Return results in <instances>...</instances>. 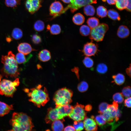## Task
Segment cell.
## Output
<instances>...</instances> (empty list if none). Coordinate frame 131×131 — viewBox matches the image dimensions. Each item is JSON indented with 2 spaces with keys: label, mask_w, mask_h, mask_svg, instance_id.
Masks as SVG:
<instances>
[{
  "label": "cell",
  "mask_w": 131,
  "mask_h": 131,
  "mask_svg": "<svg viewBox=\"0 0 131 131\" xmlns=\"http://www.w3.org/2000/svg\"><path fill=\"white\" fill-rule=\"evenodd\" d=\"M112 77L114 79V82L117 85H122L125 81V76L122 74L118 73L113 75Z\"/></svg>",
  "instance_id": "22"
},
{
  "label": "cell",
  "mask_w": 131,
  "mask_h": 131,
  "mask_svg": "<svg viewBox=\"0 0 131 131\" xmlns=\"http://www.w3.org/2000/svg\"><path fill=\"white\" fill-rule=\"evenodd\" d=\"M32 40L33 42L35 44H38L41 42V39L39 35L37 34L33 35L32 37Z\"/></svg>",
  "instance_id": "42"
},
{
  "label": "cell",
  "mask_w": 131,
  "mask_h": 131,
  "mask_svg": "<svg viewBox=\"0 0 131 131\" xmlns=\"http://www.w3.org/2000/svg\"><path fill=\"white\" fill-rule=\"evenodd\" d=\"M43 0H26L25 2L26 9L31 14L37 12L41 7Z\"/></svg>",
  "instance_id": "10"
},
{
  "label": "cell",
  "mask_w": 131,
  "mask_h": 131,
  "mask_svg": "<svg viewBox=\"0 0 131 131\" xmlns=\"http://www.w3.org/2000/svg\"><path fill=\"white\" fill-rule=\"evenodd\" d=\"M63 130L64 131H75V130L73 126L69 125L66 126L65 128H64Z\"/></svg>",
  "instance_id": "45"
},
{
  "label": "cell",
  "mask_w": 131,
  "mask_h": 131,
  "mask_svg": "<svg viewBox=\"0 0 131 131\" xmlns=\"http://www.w3.org/2000/svg\"><path fill=\"white\" fill-rule=\"evenodd\" d=\"M72 72L75 73V74L77 78L79 80V68L77 67H75L73 68L71 70Z\"/></svg>",
  "instance_id": "44"
},
{
  "label": "cell",
  "mask_w": 131,
  "mask_h": 131,
  "mask_svg": "<svg viewBox=\"0 0 131 131\" xmlns=\"http://www.w3.org/2000/svg\"><path fill=\"white\" fill-rule=\"evenodd\" d=\"M109 105L105 102L101 103L99 106L98 113L100 114H102L106 112L107 110Z\"/></svg>",
  "instance_id": "40"
},
{
  "label": "cell",
  "mask_w": 131,
  "mask_h": 131,
  "mask_svg": "<svg viewBox=\"0 0 131 131\" xmlns=\"http://www.w3.org/2000/svg\"><path fill=\"white\" fill-rule=\"evenodd\" d=\"M25 55L21 52L17 53L15 57L17 63L20 64L26 63L28 59H27Z\"/></svg>",
  "instance_id": "29"
},
{
  "label": "cell",
  "mask_w": 131,
  "mask_h": 131,
  "mask_svg": "<svg viewBox=\"0 0 131 131\" xmlns=\"http://www.w3.org/2000/svg\"><path fill=\"white\" fill-rule=\"evenodd\" d=\"M109 29L108 25L103 23L99 25L95 28L91 29L89 35V38L97 42L102 41L105 33Z\"/></svg>",
  "instance_id": "6"
},
{
  "label": "cell",
  "mask_w": 131,
  "mask_h": 131,
  "mask_svg": "<svg viewBox=\"0 0 131 131\" xmlns=\"http://www.w3.org/2000/svg\"><path fill=\"white\" fill-rule=\"evenodd\" d=\"M89 87L87 83L84 81H82L79 83L78 85L77 88L80 92H83L87 90Z\"/></svg>",
  "instance_id": "36"
},
{
  "label": "cell",
  "mask_w": 131,
  "mask_h": 131,
  "mask_svg": "<svg viewBox=\"0 0 131 131\" xmlns=\"http://www.w3.org/2000/svg\"><path fill=\"white\" fill-rule=\"evenodd\" d=\"M94 119L97 125L99 126H101L105 125L106 121V119L102 114L96 116Z\"/></svg>",
  "instance_id": "30"
},
{
  "label": "cell",
  "mask_w": 131,
  "mask_h": 131,
  "mask_svg": "<svg viewBox=\"0 0 131 131\" xmlns=\"http://www.w3.org/2000/svg\"><path fill=\"white\" fill-rule=\"evenodd\" d=\"M131 97L127 98L126 99L124 102V104L125 106L128 108L131 107Z\"/></svg>",
  "instance_id": "43"
},
{
  "label": "cell",
  "mask_w": 131,
  "mask_h": 131,
  "mask_svg": "<svg viewBox=\"0 0 131 131\" xmlns=\"http://www.w3.org/2000/svg\"><path fill=\"white\" fill-rule=\"evenodd\" d=\"M107 67L106 65L103 63L98 64L96 68L97 71L100 74L105 73L107 72Z\"/></svg>",
  "instance_id": "37"
},
{
  "label": "cell",
  "mask_w": 131,
  "mask_h": 131,
  "mask_svg": "<svg viewBox=\"0 0 131 131\" xmlns=\"http://www.w3.org/2000/svg\"><path fill=\"white\" fill-rule=\"evenodd\" d=\"M59 120L63 119L64 118L68 116L72 110L74 106L69 104L57 107Z\"/></svg>",
  "instance_id": "13"
},
{
  "label": "cell",
  "mask_w": 131,
  "mask_h": 131,
  "mask_svg": "<svg viewBox=\"0 0 131 131\" xmlns=\"http://www.w3.org/2000/svg\"><path fill=\"white\" fill-rule=\"evenodd\" d=\"M97 0H71L70 2L64 8L61 14L65 13L69 9L73 13L76 10L87 5L96 3Z\"/></svg>",
  "instance_id": "8"
},
{
  "label": "cell",
  "mask_w": 131,
  "mask_h": 131,
  "mask_svg": "<svg viewBox=\"0 0 131 131\" xmlns=\"http://www.w3.org/2000/svg\"><path fill=\"white\" fill-rule=\"evenodd\" d=\"M73 127L75 131H82L84 128L83 122L82 121H74L73 124Z\"/></svg>",
  "instance_id": "39"
},
{
  "label": "cell",
  "mask_w": 131,
  "mask_h": 131,
  "mask_svg": "<svg viewBox=\"0 0 131 131\" xmlns=\"http://www.w3.org/2000/svg\"><path fill=\"white\" fill-rule=\"evenodd\" d=\"M19 84L18 78H16L13 82L7 80H3L0 82V94L12 97L16 90V87L18 86Z\"/></svg>",
  "instance_id": "5"
},
{
  "label": "cell",
  "mask_w": 131,
  "mask_h": 131,
  "mask_svg": "<svg viewBox=\"0 0 131 131\" xmlns=\"http://www.w3.org/2000/svg\"><path fill=\"white\" fill-rule=\"evenodd\" d=\"M84 107V106L77 103L68 116L74 121H79L84 120L86 117Z\"/></svg>",
  "instance_id": "9"
},
{
  "label": "cell",
  "mask_w": 131,
  "mask_h": 131,
  "mask_svg": "<svg viewBox=\"0 0 131 131\" xmlns=\"http://www.w3.org/2000/svg\"><path fill=\"white\" fill-rule=\"evenodd\" d=\"M50 27V26L49 25H47V30H49Z\"/></svg>",
  "instance_id": "52"
},
{
  "label": "cell",
  "mask_w": 131,
  "mask_h": 131,
  "mask_svg": "<svg viewBox=\"0 0 131 131\" xmlns=\"http://www.w3.org/2000/svg\"><path fill=\"white\" fill-rule=\"evenodd\" d=\"M51 129L53 131H63L64 129V125L62 122L60 120L55 121L52 124Z\"/></svg>",
  "instance_id": "21"
},
{
  "label": "cell",
  "mask_w": 131,
  "mask_h": 131,
  "mask_svg": "<svg viewBox=\"0 0 131 131\" xmlns=\"http://www.w3.org/2000/svg\"><path fill=\"white\" fill-rule=\"evenodd\" d=\"M87 23L91 29L95 28L99 24V21L97 18L94 17H90L87 19Z\"/></svg>",
  "instance_id": "24"
},
{
  "label": "cell",
  "mask_w": 131,
  "mask_h": 131,
  "mask_svg": "<svg viewBox=\"0 0 131 131\" xmlns=\"http://www.w3.org/2000/svg\"><path fill=\"white\" fill-rule=\"evenodd\" d=\"M49 30L50 33L53 35L58 34L61 32V27L57 24H53L50 26Z\"/></svg>",
  "instance_id": "34"
},
{
  "label": "cell",
  "mask_w": 131,
  "mask_h": 131,
  "mask_svg": "<svg viewBox=\"0 0 131 131\" xmlns=\"http://www.w3.org/2000/svg\"><path fill=\"white\" fill-rule=\"evenodd\" d=\"M131 88L130 86H127L124 87L122 90V93L123 96L126 98L131 96Z\"/></svg>",
  "instance_id": "41"
},
{
  "label": "cell",
  "mask_w": 131,
  "mask_h": 131,
  "mask_svg": "<svg viewBox=\"0 0 131 131\" xmlns=\"http://www.w3.org/2000/svg\"><path fill=\"white\" fill-rule=\"evenodd\" d=\"M84 16L80 13L75 14L73 16L72 20L73 23L75 25H80L82 24L85 21Z\"/></svg>",
  "instance_id": "20"
},
{
  "label": "cell",
  "mask_w": 131,
  "mask_h": 131,
  "mask_svg": "<svg viewBox=\"0 0 131 131\" xmlns=\"http://www.w3.org/2000/svg\"><path fill=\"white\" fill-rule=\"evenodd\" d=\"M98 51V45L93 43L92 41L85 44L82 51L84 54L88 57L94 56Z\"/></svg>",
  "instance_id": "12"
},
{
  "label": "cell",
  "mask_w": 131,
  "mask_h": 131,
  "mask_svg": "<svg viewBox=\"0 0 131 131\" xmlns=\"http://www.w3.org/2000/svg\"><path fill=\"white\" fill-rule=\"evenodd\" d=\"M107 15L109 18L113 20L119 21L121 19L118 13L113 9H109L107 11Z\"/></svg>",
  "instance_id": "23"
},
{
  "label": "cell",
  "mask_w": 131,
  "mask_h": 131,
  "mask_svg": "<svg viewBox=\"0 0 131 131\" xmlns=\"http://www.w3.org/2000/svg\"><path fill=\"white\" fill-rule=\"evenodd\" d=\"M38 57L39 59L41 61H47L51 58L50 53L49 51L47 49L42 50L39 53Z\"/></svg>",
  "instance_id": "18"
},
{
  "label": "cell",
  "mask_w": 131,
  "mask_h": 131,
  "mask_svg": "<svg viewBox=\"0 0 131 131\" xmlns=\"http://www.w3.org/2000/svg\"><path fill=\"white\" fill-rule=\"evenodd\" d=\"M62 1H63L64 3L68 4L71 1V0H61Z\"/></svg>",
  "instance_id": "50"
},
{
  "label": "cell",
  "mask_w": 131,
  "mask_h": 131,
  "mask_svg": "<svg viewBox=\"0 0 131 131\" xmlns=\"http://www.w3.org/2000/svg\"><path fill=\"white\" fill-rule=\"evenodd\" d=\"M92 106L90 105H88L84 107L85 110L87 111H90L92 109Z\"/></svg>",
  "instance_id": "48"
},
{
  "label": "cell",
  "mask_w": 131,
  "mask_h": 131,
  "mask_svg": "<svg viewBox=\"0 0 131 131\" xmlns=\"http://www.w3.org/2000/svg\"><path fill=\"white\" fill-rule=\"evenodd\" d=\"M1 62L3 65L2 72L4 76L15 78L18 76L19 74L17 63L11 51L8 52L7 55L2 56Z\"/></svg>",
  "instance_id": "3"
},
{
  "label": "cell",
  "mask_w": 131,
  "mask_h": 131,
  "mask_svg": "<svg viewBox=\"0 0 131 131\" xmlns=\"http://www.w3.org/2000/svg\"><path fill=\"white\" fill-rule=\"evenodd\" d=\"M9 123L12 127L11 131H31L34 127L31 117L23 112L14 113Z\"/></svg>",
  "instance_id": "1"
},
{
  "label": "cell",
  "mask_w": 131,
  "mask_h": 131,
  "mask_svg": "<svg viewBox=\"0 0 131 131\" xmlns=\"http://www.w3.org/2000/svg\"><path fill=\"white\" fill-rule=\"evenodd\" d=\"M25 91L27 93L30 98L29 101L33 103L38 107L44 106L49 100L47 90L41 84L30 90L25 89Z\"/></svg>",
  "instance_id": "2"
},
{
  "label": "cell",
  "mask_w": 131,
  "mask_h": 131,
  "mask_svg": "<svg viewBox=\"0 0 131 131\" xmlns=\"http://www.w3.org/2000/svg\"><path fill=\"white\" fill-rule=\"evenodd\" d=\"M126 71L127 75L130 77H131V65L130 64V66L126 70Z\"/></svg>",
  "instance_id": "47"
},
{
  "label": "cell",
  "mask_w": 131,
  "mask_h": 131,
  "mask_svg": "<svg viewBox=\"0 0 131 131\" xmlns=\"http://www.w3.org/2000/svg\"><path fill=\"white\" fill-rule=\"evenodd\" d=\"M23 32L22 30L20 29L16 28L13 30L11 36L12 38L16 40H18L22 37Z\"/></svg>",
  "instance_id": "25"
},
{
  "label": "cell",
  "mask_w": 131,
  "mask_h": 131,
  "mask_svg": "<svg viewBox=\"0 0 131 131\" xmlns=\"http://www.w3.org/2000/svg\"><path fill=\"white\" fill-rule=\"evenodd\" d=\"M34 29L36 31L41 32L45 28L44 22L41 20H38L34 23Z\"/></svg>",
  "instance_id": "31"
},
{
  "label": "cell",
  "mask_w": 131,
  "mask_h": 131,
  "mask_svg": "<svg viewBox=\"0 0 131 131\" xmlns=\"http://www.w3.org/2000/svg\"><path fill=\"white\" fill-rule=\"evenodd\" d=\"M118 104L114 101L112 104L109 105L106 111L102 114L105 117L106 122L111 124L114 121H117L119 119V113Z\"/></svg>",
  "instance_id": "7"
},
{
  "label": "cell",
  "mask_w": 131,
  "mask_h": 131,
  "mask_svg": "<svg viewBox=\"0 0 131 131\" xmlns=\"http://www.w3.org/2000/svg\"><path fill=\"white\" fill-rule=\"evenodd\" d=\"M128 3V0H116L115 4L118 10H122L126 9Z\"/></svg>",
  "instance_id": "28"
},
{
  "label": "cell",
  "mask_w": 131,
  "mask_h": 131,
  "mask_svg": "<svg viewBox=\"0 0 131 131\" xmlns=\"http://www.w3.org/2000/svg\"><path fill=\"white\" fill-rule=\"evenodd\" d=\"M13 109L12 105H8L0 101V116L8 114L10 111Z\"/></svg>",
  "instance_id": "19"
},
{
  "label": "cell",
  "mask_w": 131,
  "mask_h": 131,
  "mask_svg": "<svg viewBox=\"0 0 131 131\" xmlns=\"http://www.w3.org/2000/svg\"><path fill=\"white\" fill-rule=\"evenodd\" d=\"M102 0L103 2H105L106 1V0Z\"/></svg>",
  "instance_id": "54"
},
{
  "label": "cell",
  "mask_w": 131,
  "mask_h": 131,
  "mask_svg": "<svg viewBox=\"0 0 131 131\" xmlns=\"http://www.w3.org/2000/svg\"><path fill=\"white\" fill-rule=\"evenodd\" d=\"M113 99L114 101L118 104H121L124 101V96L121 93L117 92L113 96Z\"/></svg>",
  "instance_id": "35"
},
{
  "label": "cell",
  "mask_w": 131,
  "mask_h": 131,
  "mask_svg": "<svg viewBox=\"0 0 131 131\" xmlns=\"http://www.w3.org/2000/svg\"><path fill=\"white\" fill-rule=\"evenodd\" d=\"M72 91L66 88L59 89L55 92L53 97L56 107L69 104L72 101Z\"/></svg>",
  "instance_id": "4"
},
{
  "label": "cell",
  "mask_w": 131,
  "mask_h": 131,
  "mask_svg": "<svg viewBox=\"0 0 131 131\" xmlns=\"http://www.w3.org/2000/svg\"><path fill=\"white\" fill-rule=\"evenodd\" d=\"M17 49L19 52L25 55L30 53L33 49L31 45L27 43H22L19 44L17 47Z\"/></svg>",
  "instance_id": "16"
},
{
  "label": "cell",
  "mask_w": 131,
  "mask_h": 131,
  "mask_svg": "<svg viewBox=\"0 0 131 131\" xmlns=\"http://www.w3.org/2000/svg\"><path fill=\"white\" fill-rule=\"evenodd\" d=\"M130 34L129 29L126 26L121 25L119 26L117 31V35L121 38H125L127 37Z\"/></svg>",
  "instance_id": "17"
},
{
  "label": "cell",
  "mask_w": 131,
  "mask_h": 131,
  "mask_svg": "<svg viewBox=\"0 0 131 131\" xmlns=\"http://www.w3.org/2000/svg\"><path fill=\"white\" fill-rule=\"evenodd\" d=\"M82 62L85 66L88 68L91 67L94 64V62L93 60L88 56L85 57Z\"/></svg>",
  "instance_id": "38"
},
{
  "label": "cell",
  "mask_w": 131,
  "mask_h": 131,
  "mask_svg": "<svg viewBox=\"0 0 131 131\" xmlns=\"http://www.w3.org/2000/svg\"><path fill=\"white\" fill-rule=\"evenodd\" d=\"M57 120L59 119L57 108L56 107L53 108L50 107L48 108L45 119L46 122L47 123H50Z\"/></svg>",
  "instance_id": "15"
},
{
  "label": "cell",
  "mask_w": 131,
  "mask_h": 131,
  "mask_svg": "<svg viewBox=\"0 0 131 131\" xmlns=\"http://www.w3.org/2000/svg\"><path fill=\"white\" fill-rule=\"evenodd\" d=\"M2 78V76L1 74H0V82L1 81V79Z\"/></svg>",
  "instance_id": "53"
},
{
  "label": "cell",
  "mask_w": 131,
  "mask_h": 131,
  "mask_svg": "<svg viewBox=\"0 0 131 131\" xmlns=\"http://www.w3.org/2000/svg\"><path fill=\"white\" fill-rule=\"evenodd\" d=\"M116 0H106L107 3L110 5H113L115 4Z\"/></svg>",
  "instance_id": "49"
},
{
  "label": "cell",
  "mask_w": 131,
  "mask_h": 131,
  "mask_svg": "<svg viewBox=\"0 0 131 131\" xmlns=\"http://www.w3.org/2000/svg\"><path fill=\"white\" fill-rule=\"evenodd\" d=\"M91 28L88 26L86 25L82 26L80 29V32L82 36H87L89 35Z\"/></svg>",
  "instance_id": "32"
},
{
  "label": "cell",
  "mask_w": 131,
  "mask_h": 131,
  "mask_svg": "<svg viewBox=\"0 0 131 131\" xmlns=\"http://www.w3.org/2000/svg\"><path fill=\"white\" fill-rule=\"evenodd\" d=\"M84 13L87 16H92L95 13V9L92 5L89 4L84 7L83 8Z\"/></svg>",
  "instance_id": "26"
},
{
  "label": "cell",
  "mask_w": 131,
  "mask_h": 131,
  "mask_svg": "<svg viewBox=\"0 0 131 131\" xmlns=\"http://www.w3.org/2000/svg\"><path fill=\"white\" fill-rule=\"evenodd\" d=\"M64 8L63 6L59 1H55L50 5L49 8L50 15L52 16L51 20L61 15Z\"/></svg>",
  "instance_id": "11"
},
{
  "label": "cell",
  "mask_w": 131,
  "mask_h": 131,
  "mask_svg": "<svg viewBox=\"0 0 131 131\" xmlns=\"http://www.w3.org/2000/svg\"><path fill=\"white\" fill-rule=\"evenodd\" d=\"M38 69H40L42 67L39 64H38L37 66Z\"/></svg>",
  "instance_id": "51"
},
{
  "label": "cell",
  "mask_w": 131,
  "mask_h": 131,
  "mask_svg": "<svg viewBox=\"0 0 131 131\" xmlns=\"http://www.w3.org/2000/svg\"><path fill=\"white\" fill-rule=\"evenodd\" d=\"M128 3L125 9L127 11L130 12L131 11V0H128Z\"/></svg>",
  "instance_id": "46"
},
{
  "label": "cell",
  "mask_w": 131,
  "mask_h": 131,
  "mask_svg": "<svg viewBox=\"0 0 131 131\" xmlns=\"http://www.w3.org/2000/svg\"><path fill=\"white\" fill-rule=\"evenodd\" d=\"M107 9L104 6H100L97 9V14L99 17L103 18L107 15Z\"/></svg>",
  "instance_id": "27"
},
{
  "label": "cell",
  "mask_w": 131,
  "mask_h": 131,
  "mask_svg": "<svg viewBox=\"0 0 131 131\" xmlns=\"http://www.w3.org/2000/svg\"><path fill=\"white\" fill-rule=\"evenodd\" d=\"M94 116H92L91 118L87 116L84 120L83 123L85 130L88 131H97L98 129L97 124L94 120Z\"/></svg>",
  "instance_id": "14"
},
{
  "label": "cell",
  "mask_w": 131,
  "mask_h": 131,
  "mask_svg": "<svg viewBox=\"0 0 131 131\" xmlns=\"http://www.w3.org/2000/svg\"><path fill=\"white\" fill-rule=\"evenodd\" d=\"M5 3L7 6L14 8L20 4L21 0H5Z\"/></svg>",
  "instance_id": "33"
}]
</instances>
